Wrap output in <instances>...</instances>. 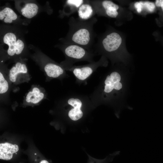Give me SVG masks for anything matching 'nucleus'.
Wrapping results in <instances>:
<instances>
[{
    "instance_id": "f257e3e1",
    "label": "nucleus",
    "mask_w": 163,
    "mask_h": 163,
    "mask_svg": "<svg viewBox=\"0 0 163 163\" xmlns=\"http://www.w3.org/2000/svg\"><path fill=\"white\" fill-rule=\"evenodd\" d=\"M3 42L7 46V53L10 56L21 54L25 47L23 40L12 32H8L4 34Z\"/></svg>"
},
{
    "instance_id": "f03ea898",
    "label": "nucleus",
    "mask_w": 163,
    "mask_h": 163,
    "mask_svg": "<svg viewBox=\"0 0 163 163\" xmlns=\"http://www.w3.org/2000/svg\"><path fill=\"white\" fill-rule=\"evenodd\" d=\"M121 80L120 75L117 72H113L107 75L104 82V92L109 94L113 91L120 90L123 86Z\"/></svg>"
},
{
    "instance_id": "7ed1b4c3",
    "label": "nucleus",
    "mask_w": 163,
    "mask_h": 163,
    "mask_svg": "<svg viewBox=\"0 0 163 163\" xmlns=\"http://www.w3.org/2000/svg\"><path fill=\"white\" fill-rule=\"evenodd\" d=\"M122 39L118 33L113 32L107 35L103 40L104 49L107 51L111 52L117 49L120 46Z\"/></svg>"
},
{
    "instance_id": "20e7f679",
    "label": "nucleus",
    "mask_w": 163,
    "mask_h": 163,
    "mask_svg": "<svg viewBox=\"0 0 163 163\" xmlns=\"http://www.w3.org/2000/svg\"><path fill=\"white\" fill-rule=\"evenodd\" d=\"M68 103L73 107L69 112V118L74 121L81 118L83 115V112L81 110L82 105L81 101L77 98H71L68 100Z\"/></svg>"
},
{
    "instance_id": "39448f33",
    "label": "nucleus",
    "mask_w": 163,
    "mask_h": 163,
    "mask_svg": "<svg viewBox=\"0 0 163 163\" xmlns=\"http://www.w3.org/2000/svg\"><path fill=\"white\" fill-rule=\"evenodd\" d=\"M19 150L18 145L16 144L5 142L0 144V159L8 160L11 159L14 153Z\"/></svg>"
},
{
    "instance_id": "423d86ee",
    "label": "nucleus",
    "mask_w": 163,
    "mask_h": 163,
    "mask_svg": "<svg viewBox=\"0 0 163 163\" xmlns=\"http://www.w3.org/2000/svg\"><path fill=\"white\" fill-rule=\"evenodd\" d=\"M72 40L78 44L84 45H87L90 40L89 32L86 29H80L73 35Z\"/></svg>"
},
{
    "instance_id": "0eeeda50",
    "label": "nucleus",
    "mask_w": 163,
    "mask_h": 163,
    "mask_svg": "<svg viewBox=\"0 0 163 163\" xmlns=\"http://www.w3.org/2000/svg\"><path fill=\"white\" fill-rule=\"evenodd\" d=\"M39 9L38 6L34 3H26L22 8L21 12L22 15L25 18H31L37 14Z\"/></svg>"
},
{
    "instance_id": "6e6552de",
    "label": "nucleus",
    "mask_w": 163,
    "mask_h": 163,
    "mask_svg": "<svg viewBox=\"0 0 163 163\" xmlns=\"http://www.w3.org/2000/svg\"><path fill=\"white\" fill-rule=\"evenodd\" d=\"M65 53L69 57L79 59L84 56L85 52L84 49L81 47L76 45H72L66 48Z\"/></svg>"
},
{
    "instance_id": "1a4fd4ad",
    "label": "nucleus",
    "mask_w": 163,
    "mask_h": 163,
    "mask_svg": "<svg viewBox=\"0 0 163 163\" xmlns=\"http://www.w3.org/2000/svg\"><path fill=\"white\" fill-rule=\"evenodd\" d=\"M18 18V16L11 8L6 7L0 11V20L6 23H11Z\"/></svg>"
},
{
    "instance_id": "9d476101",
    "label": "nucleus",
    "mask_w": 163,
    "mask_h": 163,
    "mask_svg": "<svg viewBox=\"0 0 163 163\" xmlns=\"http://www.w3.org/2000/svg\"><path fill=\"white\" fill-rule=\"evenodd\" d=\"M27 72V66L24 64L17 62L15 66H13L10 70L9 79L11 82H15L19 74L26 73Z\"/></svg>"
},
{
    "instance_id": "9b49d317",
    "label": "nucleus",
    "mask_w": 163,
    "mask_h": 163,
    "mask_svg": "<svg viewBox=\"0 0 163 163\" xmlns=\"http://www.w3.org/2000/svg\"><path fill=\"white\" fill-rule=\"evenodd\" d=\"M45 71L49 77L53 78L58 77L64 72L63 69L60 66L52 63L46 64L44 67Z\"/></svg>"
},
{
    "instance_id": "f8f14e48",
    "label": "nucleus",
    "mask_w": 163,
    "mask_h": 163,
    "mask_svg": "<svg viewBox=\"0 0 163 163\" xmlns=\"http://www.w3.org/2000/svg\"><path fill=\"white\" fill-rule=\"evenodd\" d=\"M44 94L40 92L39 89L36 87L33 88L32 91H29L26 97V100L27 102L37 104L44 97Z\"/></svg>"
},
{
    "instance_id": "ddd939ff",
    "label": "nucleus",
    "mask_w": 163,
    "mask_h": 163,
    "mask_svg": "<svg viewBox=\"0 0 163 163\" xmlns=\"http://www.w3.org/2000/svg\"><path fill=\"white\" fill-rule=\"evenodd\" d=\"M93 72V69L88 66L75 68L73 71V73L76 77L82 81L88 78Z\"/></svg>"
},
{
    "instance_id": "4468645a",
    "label": "nucleus",
    "mask_w": 163,
    "mask_h": 163,
    "mask_svg": "<svg viewBox=\"0 0 163 163\" xmlns=\"http://www.w3.org/2000/svg\"><path fill=\"white\" fill-rule=\"evenodd\" d=\"M93 12L91 7L89 5L85 4L82 5L79 8L78 14L82 19H86L89 18Z\"/></svg>"
},
{
    "instance_id": "2eb2a0df",
    "label": "nucleus",
    "mask_w": 163,
    "mask_h": 163,
    "mask_svg": "<svg viewBox=\"0 0 163 163\" xmlns=\"http://www.w3.org/2000/svg\"><path fill=\"white\" fill-rule=\"evenodd\" d=\"M8 89V83L4 78L2 74L0 72V93H4Z\"/></svg>"
},
{
    "instance_id": "dca6fc26",
    "label": "nucleus",
    "mask_w": 163,
    "mask_h": 163,
    "mask_svg": "<svg viewBox=\"0 0 163 163\" xmlns=\"http://www.w3.org/2000/svg\"><path fill=\"white\" fill-rule=\"evenodd\" d=\"M102 5L103 7L105 9L109 8H113L117 10L119 8L118 5L113 3L112 2L110 1L105 0L104 1L102 2Z\"/></svg>"
},
{
    "instance_id": "f3484780",
    "label": "nucleus",
    "mask_w": 163,
    "mask_h": 163,
    "mask_svg": "<svg viewBox=\"0 0 163 163\" xmlns=\"http://www.w3.org/2000/svg\"><path fill=\"white\" fill-rule=\"evenodd\" d=\"M143 6H144L147 10L150 12H153L155 8V5L152 2L149 1L142 2Z\"/></svg>"
},
{
    "instance_id": "a211bd4d",
    "label": "nucleus",
    "mask_w": 163,
    "mask_h": 163,
    "mask_svg": "<svg viewBox=\"0 0 163 163\" xmlns=\"http://www.w3.org/2000/svg\"><path fill=\"white\" fill-rule=\"evenodd\" d=\"M106 12L108 16L113 18H116L118 15V12L115 9H106Z\"/></svg>"
},
{
    "instance_id": "6ab92c4d",
    "label": "nucleus",
    "mask_w": 163,
    "mask_h": 163,
    "mask_svg": "<svg viewBox=\"0 0 163 163\" xmlns=\"http://www.w3.org/2000/svg\"><path fill=\"white\" fill-rule=\"evenodd\" d=\"M68 4L75 6L76 7H78L83 2L82 0H67Z\"/></svg>"
},
{
    "instance_id": "aec40b11",
    "label": "nucleus",
    "mask_w": 163,
    "mask_h": 163,
    "mask_svg": "<svg viewBox=\"0 0 163 163\" xmlns=\"http://www.w3.org/2000/svg\"><path fill=\"white\" fill-rule=\"evenodd\" d=\"M134 5L138 13H140L143 7L142 2H136L135 3Z\"/></svg>"
},
{
    "instance_id": "412c9836",
    "label": "nucleus",
    "mask_w": 163,
    "mask_h": 163,
    "mask_svg": "<svg viewBox=\"0 0 163 163\" xmlns=\"http://www.w3.org/2000/svg\"><path fill=\"white\" fill-rule=\"evenodd\" d=\"M155 4L157 7L161 8L163 11V0H156Z\"/></svg>"
},
{
    "instance_id": "4be33fe9",
    "label": "nucleus",
    "mask_w": 163,
    "mask_h": 163,
    "mask_svg": "<svg viewBox=\"0 0 163 163\" xmlns=\"http://www.w3.org/2000/svg\"><path fill=\"white\" fill-rule=\"evenodd\" d=\"M40 163H49L48 161L46 160H43L41 161Z\"/></svg>"
}]
</instances>
